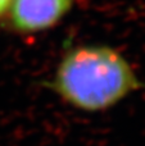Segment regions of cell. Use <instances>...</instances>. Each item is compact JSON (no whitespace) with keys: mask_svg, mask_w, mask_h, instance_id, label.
I'll return each mask as SVG.
<instances>
[{"mask_svg":"<svg viewBox=\"0 0 145 146\" xmlns=\"http://www.w3.org/2000/svg\"><path fill=\"white\" fill-rule=\"evenodd\" d=\"M45 86L68 105L95 113L113 108L145 85L117 49L84 44L63 54Z\"/></svg>","mask_w":145,"mask_h":146,"instance_id":"1","label":"cell"},{"mask_svg":"<svg viewBox=\"0 0 145 146\" xmlns=\"http://www.w3.org/2000/svg\"><path fill=\"white\" fill-rule=\"evenodd\" d=\"M76 0H12L10 28L18 33H39L57 26L72 10Z\"/></svg>","mask_w":145,"mask_h":146,"instance_id":"2","label":"cell"},{"mask_svg":"<svg viewBox=\"0 0 145 146\" xmlns=\"http://www.w3.org/2000/svg\"><path fill=\"white\" fill-rule=\"evenodd\" d=\"M10 4H12V0H0V17H1L5 12H8Z\"/></svg>","mask_w":145,"mask_h":146,"instance_id":"3","label":"cell"}]
</instances>
